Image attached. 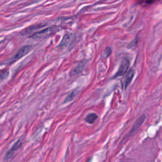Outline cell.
Masks as SVG:
<instances>
[{
    "mask_svg": "<svg viewBox=\"0 0 162 162\" xmlns=\"http://www.w3.org/2000/svg\"><path fill=\"white\" fill-rule=\"evenodd\" d=\"M60 31V27L57 26H51L50 27H47L44 29L38 31L36 33L29 36L30 38L33 40H40L46 39V38L49 37L50 36H53L56 32Z\"/></svg>",
    "mask_w": 162,
    "mask_h": 162,
    "instance_id": "6da1fadb",
    "label": "cell"
},
{
    "mask_svg": "<svg viewBox=\"0 0 162 162\" xmlns=\"http://www.w3.org/2000/svg\"><path fill=\"white\" fill-rule=\"evenodd\" d=\"M146 115H145V114H143V115H141L138 119L135 122L134 124L132 126L131 129L130 130L129 132V134H128V137L130 136L132 134H134V133L142 126V123H144V122L146 120Z\"/></svg>",
    "mask_w": 162,
    "mask_h": 162,
    "instance_id": "52a82bcc",
    "label": "cell"
},
{
    "mask_svg": "<svg viewBox=\"0 0 162 162\" xmlns=\"http://www.w3.org/2000/svg\"><path fill=\"white\" fill-rule=\"evenodd\" d=\"M47 24H34L32 25H31L29 27H28L27 28H25V29H24L21 34L23 36H27V35H32L35 33L37 32V31L41 29V28H43L44 27H45Z\"/></svg>",
    "mask_w": 162,
    "mask_h": 162,
    "instance_id": "5b68a950",
    "label": "cell"
},
{
    "mask_svg": "<svg viewBox=\"0 0 162 162\" xmlns=\"http://www.w3.org/2000/svg\"><path fill=\"white\" fill-rule=\"evenodd\" d=\"M84 67H85V63H83V62L79 63L77 66H75L74 69L72 70V76L78 75L80 73H81L84 70Z\"/></svg>",
    "mask_w": 162,
    "mask_h": 162,
    "instance_id": "30bf717a",
    "label": "cell"
},
{
    "mask_svg": "<svg viewBox=\"0 0 162 162\" xmlns=\"http://www.w3.org/2000/svg\"><path fill=\"white\" fill-rule=\"evenodd\" d=\"M122 162H126V161H122ZM127 162H129V161H127Z\"/></svg>",
    "mask_w": 162,
    "mask_h": 162,
    "instance_id": "5bb4252c",
    "label": "cell"
},
{
    "mask_svg": "<svg viewBox=\"0 0 162 162\" xmlns=\"http://www.w3.org/2000/svg\"><path fill=\"white\" fill-rule=\"evenodd\" d=\"M98 119V116L96 113H90L86 115V117H85L84 120L85 122H86L89 124H92L96 120Z\"/></svg>",
    "mask_w": 162,
    "mask_h": 162,
    "instance_id": "9c48e42d",
    "label": "cell"
},
{
    "mask_svg": "<svg viewBox=\"0 0 162 162\" xmlns=\"http://www.w3.org/2000/svg\"><path fill=\"white\" fill-rule=\"evenodd\" d=\"M76 94H77V91H76V89H75V90L72 91L71 92H70L67 95V96H66L65 98V99L64 100L63 104L67 103H69V102L73 101L76 96Z\"/></svg>",
    "mask_w": 162,
    "mask_h": 162,
    "instance_id": "8fae6325",
    "label": "cell"
},
{
    "mask_svg": "<svg viewBox=\"0 0 162 162\" xmlns=\"http://www.w3.org/2000/svg\"><path fill=\"white\" fill-rule=\"evenodd\" d=\"M129 66H130L129 60L127 58L123 59L118 69V71L115 73V76H114V78L121 77V76H123V75L127 73L129 68Z\"/></svg>",
    "mask_w": 162,
    "mask_h": 162,
    "instance_id": "277c9868",
    "label": "cell"
},
{
    "mask_svg": "<svg viewBox=\"0 0 162 162\" xmlns=\"http://www.w3.org/2000/svg\"><path fill=\"white\" fill-rule=\"evenodd\" d=\"M134 75H135V71L133 69H130L127 72L125 77L124 84H123V89H126L129 86V85L130 84L133 78H134Z\"/></svg>",
    "mask_w": 162,
    "mask_h": 162,
    "instance_id": "ba28073f",
    "label": "cell"
},
{
    "mask_svg": "<svg viewBox=\"0 0 162 162\" xmlns=\"http://www.w3.org/2000/svg\"><path fill=\"white\" fill-rule=\"evenodd\" d=\"M8 75H9L8 70H2L1 71V75H0V78H1V81H3V80L6 79L8 77Z\"/></svg>",
    "mask_w": 162,
    "mask_h": 162,
    "instance_id": "4fadbf2b",
    "label": "cell"
},
{
    "mask_svg": "<svg viewBox=\"0 0 162 162\" xmlns=\"http://www.w3.org/2000/svg\"><path fill=\"white\" fill-rule=\"evenodd\" d=\"M22 142L21 139L17 140L13 145L12 148L6 152V153L5 154L4 157V160L6 161L11 160L13 158L15 152L20 149L22 147Z\"/></svg>",
    "mask_w": 162,
    "mask_h": 162,
    "instance_id": "3957f363",
    "label": "cell"
},
{
    "mask_svg": "<svg viewBox=\"0 0 162 162\" xmlns=\"http://www.w3.org/2000/svg\"><path fill=\"white\" fill-rule=\"evenodd\" d=\"M32 47L31 46L27 45V46H24L17 53V54L13 57H12L10 61H9V64H12L14 62L21 59L22 58H23L24 56H25V55H27L28 53H29L32 50Z\"/></svg>",
    "mask_w": 162,
    "mask_h": 162,
    "instance_id": "7a4b0ae2",
    "label": "cell"
},
{
    "mask_svg": "<svg viewBox=\"0 0 162 162\" xmlns=\"http://www.w3.org/2000/svg\"><path fill=\"white\" fill-rule=\"evenodd\" d=\"M75 36L73 33H68L65 34L60 43L59 46L61 48H65V47L70 46L75 41Z\"/></svg>",
    "mask_w": 162,
    "mask_h": 162,
    "instance_id": "8992f818",
    "label": "cell"
},
{
    "mask_svg": "<svg viewBox=\"0 0 162 162\" xmlns=\"http://www.w3.org/2000/svg\"><path fill=\"white\" fill-rule=\"evenodd\" d=\"M112 52V50L110 47H106V49L104 50L103 54H102V58H107L111 55Z\"/></svg>",
    "mask_w": 162,
    "mask_h": 162,
    "instance_id": "7c38bea8",
    "label": "cell"
},
{
    "mask_svg": "<svg viewBox=\"0 0 162 162\" xmlns=\"http://www.w3.org/2000/svg\"></svg>",
    "mask_w": 162,
    "mask_h": 162,
    "instance_id": "9a60e30c",
    "label": "cell"
}]
</instances>
